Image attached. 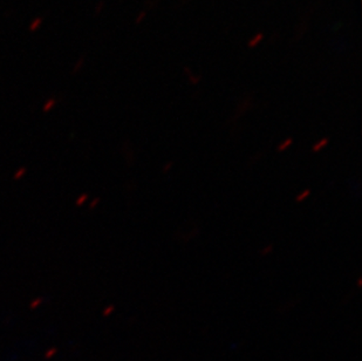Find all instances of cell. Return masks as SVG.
Listing matches in <instances>:
<instances>
[{"label": "cell", "instance_id": "cell-1", "mask_svg": "<svg viewBox=\"0 0 362 361\" xmlns=\"http://www.w3.org/2000/svg\"><path fill=\"white\" fill-rule=\"evenodd\" d=\"M328 141L327 137H325V139H322V140L318 141L317 144H313V147H312V151L313 153H319V151H322V149H325L326 147H327Z\"/></svg>", "mask_w": 362, "mask_h": 361}, {"label": "cell", "instance_id": "cell-2", "mask_svg": "<svg viewBox=\"0 0 362 361\" xmlns=\"http://www.w3.org/2000/svg\"><path fill=\"white\" fill-rule=\"evenodd\" d=\"M292 144H293V139L288 137V139H286V140H284L281 144H278V151L283 153V151H285V150L288 149V148H290Z\"/></svg>", "mask_w": 362, "mask_h": 361}, {"label": "cell", "instance_id": "cell-3", "mask_svg": "<svg viewBox=\"0 0 362 361\" xmlns=\"http://www.w3.org/2000/svg\"><path fill=\"white\" fill-rule=\"evenodd\" d=\"M310 195H311V190H310V189H305V190L301 191V193L297 195L296 202L301 203V202L306 201V200L310 197Z\"/></svg>", "mask_w": 362, "mask_h": 361}, {"label": "cell", "instance_id": "cell-4", "mask_svg": "<svg viewBox=\"0 0 362 361\" xmlns=\"http://www.w3.org/2000/svg\"><path fill=\"white\" fill-rule=\"evenodd\" d=\"M263 33H258L256 37L253 38L252 40L249 41V47H256L257 45L263 40Z\"/></svg>", "mask_w": 362, "mask_h": 361}, {"label": "cell", "instance_id": "cell-5", "mask_svg": "<svg viewBox=\"0 0 362 361\" xmlns=\"http://www.w3.org/2000/svg\"><path fill=\"white\" fill-rule=\"evenodd\" d=\"M274 251V246H264L263 250L260 251V255L263 256V257H267V255H270L271 253Z\"/></svg>", "mask_w": 362, "mask_h": 361}, {"label": "cell", "instance_id": "cell-6", "mask_svg": "<svg viewBox=\"0 0 362 361\" xmlns=\"http://www.w3.org/2000/svg\"><path fill=\"white\" fill-rule=\"evenodd\" d=\"M41 19L40 18H39V19H35V21H33V23H32V25H31V31L33 32V31H35V30H37V28H39V25L41 24Z\"/></svg>", "mask_w": 362, "mask_h": 361}, {"label": "cell", "instance_id": "cell-7", "mask_svg": "<svg viewBox=\"0 0 362 361\" xmlns=\"http://www.w3.org/2000/svg\"><path fill=\"white\" fill-rule=\"evenodd\" d=\"M171 167H173V164H171V162H168V164L163 167V173H168Z\"/></svg>", "mask_w": 362, "mask_h": 361}, {"label": "cell", "instance_id": "cell-8", "mask_svg": "<svg viewBox=\"0 0 362 361\" xmlns=\"http://www.w3.org/2000/svg\"><path fill=\"white\" fill-rule=\"evenodd\" d=\"M144 16H146V12H142V14H141L140 17L137 18V24H140V21H142V19H144Z\"/></svg>", "mask_w": 362, "mask_h": 361}, {"label": "cell", "instance_id": "cell-9", "mask_svg": "<svg viewBox=\"0 0 362 361\" xmlns=\"http://www.w3.org/2000/svg\"><path fill=\"white\" fill-rule=\"evenodd\" d=\"M112 311H113V307L110 306V307H108V309H107L106 310V316L107 314H110V312H112Z\"/></svg>", "mask_w": 362, "mask_h": 361}, {"label": "cell", "instance_id": "cell-10", "mask_svg": "<svg viewBox=\"0 0 362 361\" xmlns=\"http://www.w3.org/2000/svg\"><path fill=\"white\" fill-rule=\"evenodd\" d=\"M362 287V280L361 278H359V280H358V287Z\"/></svg>", "mask_w": 362, "mask_h": 361}]
</instances>
